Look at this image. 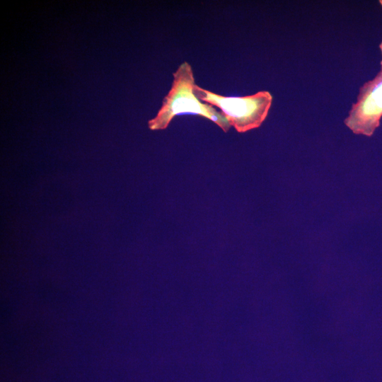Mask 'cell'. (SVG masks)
I'll use <instances>...</instances> for the list:
<instances>
[{"label": "cell", "instance_id": "2", "mask_svg": "<svg viewBox=\"0 0 382 382\" xmlns=\"http://www.w3.org/2000/svg\"><path fill=\"white\" fill-rule=\"evenodd\" d=\"M193 92L200 101L221 109L231 127L239 133L259 127L272 102V96L267 91L245 96H224L195 84Z\"/></svg>", "mask_w": 382, "mask_h": 382}, {"label": "cell", "instance_id": "5", "mask_svg": "<svg viewBox=\"0 0 382 382\" xmlns=\"http://www.w3.org/2000/svg\"><path fill=\"white\" fill-rule=\"evenodd\" d=\"M379 2L382 5V0L379 1Z\"/></svg>", "mask_w": 382, "mask_h": 382}, {"label": "cell", "instance_id": "4", "mask_svg": "<svg viewBox=\"0 0 382 382\" xmlns=\"http://www.w3.org/2000/svg\"><path fill=\"white\" fill-rule=\"evenodd\" d=\"M379 48H380V50H381V54H382V41H381V44L379 45ZM381 65H382V60L381 62Z\"/></svg>", "mask_w": 382, "mask_h": 382}, {"label": "cell", "instance_id": "1", "mask_svg": "<svg viewBox=\"0 0 382 382\" xmlns=\"http://www.w3.org/2000/svg\"><path fill=\"white\" fill-rule=\"evenodd\" d=\"M170 91L164 97L156 115L149 120L151 130H162L168 127L172 120L178 115L195 114L210 120L224 132L231 128L228 120L212 105L202 103L195 95L194 73L190 64L183 62L173 73Z\"/></svg>", "mask_w": 382, "mask_h": 382}, {"label": "cell", "instance_id": "3", "mask_svg": "<svg viewBox=\"0 0 382 382\" xmlns=\"http://www.w3.org/2000/svg\"><path fill=\"white\" fill-rule=\"evenodd\" d=\"M382 117V65L376 76L360 88L345 124L353 133L371 136Z\"/></svg>", "mask_w": 382, "mask_h": 382}]
</instances>
